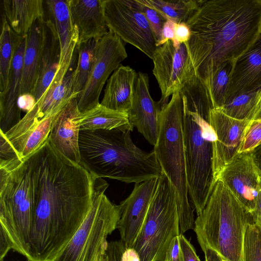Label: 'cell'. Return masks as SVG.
I'll list each match as a JSON object with an SVG mask.
<instances>
[{"label": "cell", "instance_id": "83f0119b", "mask_svg": "<svg viewBox=\"0 0 261 261\" xmlns=\"http://www.w3.org/2000/svg\"><path fill=\"white\" fill-rule=\"evenodd\" d=\"M76 119L80 130L120 129L131 132L134 129L126 113L108 109L100 103L92 109L80 112Z\"/></svg>", "mask_w": 261, "mask_h": 261}, {"label": "cell", "instance_id": "2e32d148", "mask_svg": "<svg viewBox=\"0 0 261 261\" xmlns=\"http://www.w3.org/2000/svg\"><path fill=\"white\" fill-rule=\"evenodd\" d=\"M160 177L135 184L130 194L119 205L117 229L127 248L133 246L140 232Z\"/></svg>", "mask_w": 261, "mask_h": 261}, {"label": "cell", "instance_id": "cb8c5ba5", "mask_svg": "<svg viewBox=\"0 0 261 261\" xmlns=\"http://www.w3.org/2000/svg\"><path fill=\"white\" fill-rule=\"evenodd\" d=\"M138 73L128 66L120 65L107 81L102 106L126 113L132 107Z\"/></svg>", "mask_w": 261, "mask_h": 261}, {"label": "cell", "instance_id": "f1b7e54d", "mask_svg": "<svg viewBox=\"0 0 261 261\" xmlns=\"http://www.w3.org/2000/svg\"><path fill=\"white\" fill-rule=\"evenodd\" d=\"M24 37L12 31L3 14L0 36V93L6 88L17 46Z\"/></svg>", "mask_w": 261, "mask_h": 261}, {"label": "cell", "instance_id": "ac0fdd59", "mask_svg": "<svg viewBox=\"0 0 261 261\" xmlns=\"http://www.w3.org/2000/svg\"><path fill=\"white\" fill-rule=\"evenodd\" d=\"M76 97L72 99L55 116L48 136L51 146L60 154L79 164L80 126L76 117L80 114Z\"/></svg>", "mask_w": 261, "mask_h": 261}, {"label": "cell", "instance_id": "f35d334b", "mask_svg": "<svg viewBox=\"0 0 261 261\" xmlns=\"http://www.w3.org/2000/svg\"><path fill=\"white\" fill-rule=\"evenodd\" d=\"M175 24L171 20H167L166 21L162 29L161 39L156 44L157 47L163 45L169 40L174 42H177L175 36Z\"/></svg>", "mask_w": 261, "mask_h": 261}, {"label": "cell", "instance_id": "7402d4cb", "mask_svg": "<svg viewBox=\"0 0 261 261\" xmlns=\"http://www.w3.org/2000/svg\"><path fill=\"white\" fill-rule=\"evenodd\" d=\"M45 15L53 23L61 46L60 66L69 65L77 53L78 33L71 17L68 0L44 1Z\"/></svg>", "mask_w": 261, "mask_h": 261}, {"label": "cell", "instance_id": "1f68e13d", "mask_svg": "<svg viewBox=\"0 0 261 261\" xmlns=\"http://www.w3.org/2000/svg\"><path fill=\"white\" fill-rule=\"evenodd\" d=\"M97 41L94 39L77 45V64L72 73V91L77 96L84 89L94 61Z\"/></svg>", "mask_w": 261, "mask_h": 261}, {"label": "cell", "instance_id": "f546056e", "mask_svg": "<svg viewBox=\"0 0 261 261\" xmlns=\"http://www.w3.org/2000/svg\"><path fill=\"white\" fill-rule=\"evenodd\" d=\"M141 3L162 14L175 23L185 22L198 9L200 1L139 0Z\"/></svg>", "mask_w": 261, "mask_h": 261}, {"label": "cell", "instance_id": "ab89813d", "mask_svg": "<svg viewBox=\"0 0 261 261\" xmlns=\"http://www.w3.org/2000/svg\"><path fill=\"white\" fill-rule=\"evenodd\" d=\"M175 36L177 42L184 43L188 41L191 36L190 30L185 22L176 23Z\"/></svg>", "mask_w": 261, "mask_h": 261}, {"label": "cell", "instance_id": "ba28073f", "mask_svg": "<svg viewBox=\"0 0 261 261\" xmlns=\"http://www.w3.org/2000/svg\"><path fill=\"white\" fill-rule=\"evenodd\" d=\"M179 236L175 190L163 173L142 227L132 247L140 261H164L172 240Z\"/></svg>", "mask_w": 261, "mask_h": 261}, {"label": "cell", "instance_id": "c3c4849f", "mask_svg": "<svg viewBox=\"0 0 261 261\" xmlns=\"http://www.w3.org/2000/svg\"><path fill=\"white\" fill-rule=\"evenodd\" d=\"M261 118V110L257 115L256 117H255V119H260Z\"/></svg>", "mask_w": 261, "mask_h": 261}, {"label": "cell", "instance_id": "816d5d0a", "mask_svg": "<svg viewBox=\"0 0 261 261\" xmlns=\"http://www.w3.org/2000/svg\"><path fill=\"white\" fill-rule=\"evenodd\" d=\"M27 261H30V260H27Z\"/></svg>", "mask_w": 261, "mask_h": 261}, {"label": "cell", "instance_id": "681fc988", "mask_svg": "<svg viewBox=\"0 0 261 261\" xmlns=\"http://www.w3.org/2000/svg\"><path fill=\"white\" fill-rule=\"evenodd\" d=\"M258 38H261V28H260V32H259Z\"/></svg>", "mask_w": 261, "mask_h": 261}, {"label": "cell", "instance_id": "4316f807", "mask_svg": "<svg viewBox=\"0 0 261 261\" xmlns=\"http://www.w3.org/2000/svg\"><path fill=\"white\" fill-rule=\"evenodd\" d=\"M43 19L37 20L25 36L20 95L31 93L37 80Z\"/></svg>", "mask_w": 261, "mask_h": 261}, {"label": "cell", "instance_id": "f907efd6", "mask_svg": "<svg viewBox=\"0 0 261 261\" xmlns=\"http://www.w3.org/2000/svg\"><path fill=\"white\" fill-rule=\"evenodd\" d=\"M0 261H4V259H0Z\"/></svg>", "mask_w": 261, "mask_h": 261}, {"label": "cell", "instance_id": "7dc6e473", "mask_svg": "<svg viewBox=\"0 0 261 261\" xmlns=\"http://www.w3.org/2000/svg\"><path fill=\"white\" fill-rule=\"evenodd\" d=\"M257 100V107L259 113L261 110V88L258 91Z\"/></svg>", "mask_w": 261, "mask_h": 261}, {"label": "cell", "instance_id": "d4e9b609", "mask_svg": "<svg viewBox=\"0 0 261 261\" xmlns=\"http://www.w3.org/2000/svg\"><path fill=\"white\" fill-rule=\"evenodd\" d=\"M74 63L59 66L50 85L37 103L40 119L60 111L77 94L72 91V73Z\"/></svg>", "mask_w": 261, "mask_h": 261}, {"label": "cell", "instance_id": "4dcf8cb0", "mask_svg": "<svg viewBox=\"0 0 261 261\" xmlns=\"http://www.w3.org/2000/svg\"><path fill=\"white\" fill-rule=\"evenodd\" d=\"M259 90L227 98L221 110L226 115L238 120H254L258 113L257 98Z\"/></svg>", "mask_w": 261, "mask_h": 261}, {"label": "cell", "instance_id": "7a4b0ae2", "mask_svg": "<svg viewBox=\"0 0 261 261\" xmlns=\"http://www.w3.org/2000/svg\"><path fill=\"white\" fill-rule=\"evenodd\" d=\"M186 24L191 36L185 43L195 73L187 85L203 90L222 63L235 61L258 39L261 0H201Z\"/></svg>", "mask_w": 261, "mask_h": 261}, {"label": "cell", "instance_id": "603a6c76", "mask_svg": "<svg viewBox=\"0 0 261 261\" xmlns=\"http://www.w3.org/2000/svg\"><path fill=\"white\" fill-rule=\"evenodd\" d=\"M260 88L261 38H258L234 61L226 98Z\"/></svg>", "mask_w": 261, "mask_h": 261}, {"label": "cell", "instance_id": "bcb514c9", "mask_svg": "<svg viewBox=\"0 0 261 261\" xmlns=\"http://www.w3.org/2000/svg\"><path fill=\"white\" fill-rule=\"evenodd\" d=\"M108 244L107 241L102 245L99 250L96 261H109L107 253Z\"/></svg>", "mask_w": 261, "mask_h": 261}, {"label": "cell", "instance_id": "5bb4252c", "mask_svg": "<svg viewBox=\"0 0 261 261\" xmlns=\"http://www.w3.org/2000/svg\"><path fill=\"white\" fill-rule=\"evenodd\" d=\"M251 121L230 117L220 108L210 110L208 122L216 137L213 142V171L216 181L225 166L239 153Z\"/></svg>", "mask_w": 261, "mask_h": 261}, {"label": "cell", "instance_id": "e575fe53", "mask_svg": "<svg viewBox=\"0 0 261 261\" xmlns=\"http://www.w3.org/2000/svg\"><path fill=\"white\" fill-rule=\"evenodd\" d=\"M137 1L153 32L157 44L161 39L163 26L167 20L158 11L142 4L139 0Z\"/></svg>", "mask_w": 261, "mask_h": 261}, {"label": "cell", "instance_id": "5b68a950", "mask_svg": "<svg viewBox=\"0 0 261 261\" xmlns=\"http://www.w3.org/2000/svg\"><path fill=\"white\" fill-rule=\"evenodd\" d=\"M34 212L29 158L0 159V234L27 260Z\"/></svg>", "mask_w": 261, "mask_h": 261}, {"label": "cell", "instance_id": "8fae6325", "mask_svg": "<svg viewBox=\"0 0 261 261\" xmlns=\"http://www.w3.org/2000/svg\"><path fill=\"white\" fill-rule=\"evenodd\" d=\"M127 57L123 41L114 33H108L97 41L92 68L85 87L76 97L81 113L100 103L99 98L108 77Z\"/></svg>", "mask_w": 261, "mask_h": 261}, {"label": "cell", "instance_id": "44dd1931", "mask_svg": "<svg viewBox=\"0 0 261 261\" xmlns=\"http://www.w3.org/2000/svg\"><path fill=\"white\" fill-rule=\"evenodd\" d=\"M68 2L78 33L77 45L92 39L98 41L108 33L102 0H68Z\"/></svg>", "mask_w": 261, "mask_h": 261}, {"label": "cell", "instance_id": "b9f144b4", "mask_svg": "<svg viewBox=\"0 0 261 261\" xmlns=\"http://www.w3.org/2000/svg\"><path fill=\"white\" fill-rule=\"evenodd\" d=\"M252 216L254 223L261 228V188L256 199L255 209Z\"/></svg>", "mask_w": 261, "mask_h": 261}, {"label": "cell", "instance_id": "d6a6232c", "mask_svg": "<svg viewBox=\"0 0 261 261\" xmlns=\"http://www.w3.org/2000/svg\"><path fill=\"white\" fill-rule=\"evenodd\" d=\"M243 261H261V228L254 223L249 224L245 231Z\"/></svg>", "mask_w": 261, "mask_h": 261}, {"label": "cell", "instance_id": "d590c367", "mask_svg": "<svg viewBox=\"0 0 261 261\" xmlns=\"http://www.w3.org/2000/svg\"><path fill=\"white\" fill-rule=\"evenodd\" d=\"M179 240L184 261H201L195 248L184 234L179 236Z\"/></svg>", "mask_w": 261, "mask_h": 261}, {"label": "cell", "instance_id": "4fadbf2b", "mask_svg": "<svg viewBox=\"0 0 261 261\" xmlns=\"http://www.w3.org/2000/svg\"><path fill=\"white\" fill-rule=\"evenodd\" d=\"M38 109L36 103L10 130L6 134L0 132V150L2 153L25 160L48 139L56 114L40 119Z\"/></svg>", "mask_w": 261, "mask_h": 261}, {"label": "cell", "instance_id": "ee69618b", "mask_svg": "<svg viewBox=\"0 0 261 261\" xmlns=\"http://www.w3.org/2000/svg\"><path fill=\"white\" fill-rule=\"evenodd\" d=\"M121 261H140V259L135 249L132 247H126L122 253Z\"/></svg>", "mask_w": 261, "mask_h": 261}, {"label": "cell", "instance_id": "9a60e30c", "mask_svg": "<svg viewBox=\"0 0 261 261\" xmlns=\"http://www.w3.org/2000/svg\"><path fill=\"white\" fill-rule=\"evenodd\" d=\"M218 179L221 180L242 204L253 213L261 188V173L251 152L238 153L225 166Z\"/></svg>", "mask_w": 261, "mask_h": 261}, {"label": "cell", "instance_id": "9c48e42d", "mask_svg": "<svg viewBox=\"0 0 261 261\" xmlns=\"http://www.w3.org/2000/svg\"><path fill=\"white\" fill-rule=\"evenodd\" d=\"M92 207L84 222L55 261H96L99 250L116 229L120 216L119 205L105 192L108 183L92 175Z\"/></svg>", "mask_w": 261, "mask_h": 261}, {"label": "cell", "instance_id": "60d3db41", "mask_svg": "<svg viewBox=\"0 0 261 261\" xmlns=\"http://www.w3.org/2000/svg\"><path fill=\"white\" fill-rule=\"evenodd\" d=\"M36 103L34 97L31 93L21 94L19 96L17 104L21 111L26 113L31 110Z\"/></svg>", "mask_w": 261, "mask_h": 261}, {"label": "cell", "instance_id": "6da1fadb", "mask_svg": "<svg viewBox=\"0 0 261 261\" xmlns=\"http://www.w3.org/2000/svg\"><path fill=\"white\" fill-rule=\"evenodd\" d=\"M29 160L35 205L29 260L55 261L92 207V176L57 152L48 138Z\"/></svg>", "mask_w": 261, "mask_h": 261}, {"label": "cell", "instance_id": "3957f363", "mask_svg": "<svg viewBox=\"0 0 261 261\" xmlns=\"http://www.w3.org/2000/svg\"><path fill=\"white\" fill-rule=\"evenodd\" d=\"M79 147V164L98 177L140 184L163 173L154 151L137 146L128 130H80Z\"/></svg>", "mask_w": 261, "mask_h": 261}, {"label": "cell", "instance_id": "8d00e7d4", "mask_svg": "<svg viewBox=\"0 0 261 261\" xmlns=\"http://www.w3.org/2000/svg\"><path fill=\"white\" fill-rule=\"evenodd\" d=\"M126 248L121 240L108 242L107 253L109 261H121L122 253Z\"/></svg>", "mask_w": 261, "mask_h": 261}, {"label": "cell", "instance_id": "836d02e7", "mask_svg": "<svg viewBox=\"0 0 261 261\" xmlns=\"http://www.w3.org/2000/svg\"><path fill=\"white\" fill-rule=\"evenodd\" d=\"M261 144V118L252 120L245 133L239 153L251 152Z\"/></svg>", "mask_w": 261, "mask_h": 261}, {"label": "cell", "instance_id": "ffe728a7", "mask_svg": "<svg viewBox=\"0 0 261 261\" xmlns=\"http://www.w3.org/2000/svg\"><path fill=\"white\" fill-rule=\"evenodd\" d=\"M25 36L17 46L6 89L0 93V132L6 134L21 119L17 101L21 94Z\"/></svg>", "mask_w": 261, "mask_h": 261}, {"label": "cell", "instance_id": "277c9868", "mask_svg": "<svg viewBox=\"0 0 261 261\" xmlns=\"http://www.w3.org/2000/svg\"><path fill=\"white\" fill-rule=\"evenodd\" d=\"M251 223L252 214L218 179L194 230L199 244L212 249L222 261H243L245 233Z\"/></svg>", "mask_w": 261, "mask_h": 261}, {"label": "cell", "instance_id": "30bf717a", "mask_svg": "<svg viewBox=\"0 0 261 261\" xmlns=\"http://www.w3.org/2000/svg\"><path fill=\"white\" fill-rule=\"evenodd\" d=\"M102 6L109 30L152 59L156 42L137 0H102Z\"/></svg>", "mask_w": 261, "mask_h": 261}, {"label": "cell", "instance_id": "f6af8a7d", "mask_svg": "<svg viewBox=\"0 0 261 261\" xmlns=\"http://www.w3.org/2000/svg\"><path fill=\"white\" fill-rule=\"evenodd\" d=\"M253 161L261 173V144L251 151Z\"/></svg>", "mask_w": 261, "mask_h": 261}, {"label": "cell", "instance_id": "e0dca14e", "mask_svg": "<svg viewBox=\"0 0 261 261\" xmlns=\"http://www.w3.org/2000/svg\"><path fill=\"white\" fill-rule=\"evenodd\" d=\"M149 77L146 73L138 72L128 120L145 139L153 146L158 139L160 114L164 107L159 100H153L149 93Z\"/></svg>", "mask_w": 261, "mask_h": 261}, {"label": "cell", "instance_id": "d6986e66", "mask_svg": "<svg viewBox=\"0 0 261 261\" xmlns=\"http://www.w3.org/2000/svg\"><path fill=\"white\" fill-rule=\"evenodd\" d=\"M61 46L55 28L45 15L42 21V39L37 80L31 94L38 102L54 79L60 65Z\"/></svg>", "mask_w": 261, "mask_h": 261}, {"label": "cell", "instance_id": "52a82bcc", "mask_svg": "<svg viewBox=\"0 0 261 261\" xmlns=\"http://www.w3.org/2000/svg\"><path fill=\"white\" fill-rule=\"evenodd\" d=\"M182 127L189 195L198 215L216 182L213 171V142L216 137L209 123L197 113L188 110L185 102Z\"/></svg>", "mask_w": 261, "mask_h": 261}, {"label": "cell", "instance_id": "74e56055", "mask_svg": "<svg viewBox=\"0 0 261 261\" xmlns=\"http://www.w3.org/2000/svg\"><path fill=\"white\" fill-rule=\"evenodd\" d=\"M164 261H184L180 248L179 236L171 241L165 255Z\"/></svg>", "mask_w": 261, "mask_h": 261}, {"label": "cell", "instance_id": "7c38bea8", "mask_svg": "<svg viewBox=\"0 0 261 261\" xmlns=\"http://www.w3.org/2000/svg\"><path fill=\"white\" fill-rule=\"evenodd\" d=\"M152 60V72L162 93L160 101L163 106L168 97L180 92L195 75L186 44L168 40L155 50Z\"/></svg>", "mask_w": 261, "mask_h": 261}, {"label": "cell", "instance_id": "8992f818", "mask_svg": "<svg viewBox=\"0 0 261 261\" xmlns=\"http://www.w3.org/2000/svg\"><path fill=\"white\" fill-rule=\"evenodd\" d=\"M184 102L180 92L174 93L160 114L158 139L154 146L163 173L175 190L179 215V235L194 229V211L187 180L183 135Z\"/></svg>", "mask_w": 261, "mask_h": 261}, {"label": "cell", "instance_id": "7bdbcfd3", "mask_svg": "<svg viewBox=\"0 0 261 261\" xmlns=\"http://www.w3.org/2000/svg\"><path fill=\"white\" fill-rule=\"evenodd\" d=\"M199 245L204 252L205 261H222L219 255L206 245L203 243Z\"/></svg>", "mask_w": 261, "mask_h": 261}, {"label": "cell", "instance_id": "484cf974", "mask_svg": "<svg viewBox=\"0 0 261 261\" xmlns=\"http://www.w3.org/2000/svg\"><path fill=\"white\" fill-rule=\"evenodd\" d=\"M4 15L12 31L25 36L34 23L45 17L44 1L3 0Z\"/></svg>", "mask_w": 261, "mask_h": 261}]
</instances>
